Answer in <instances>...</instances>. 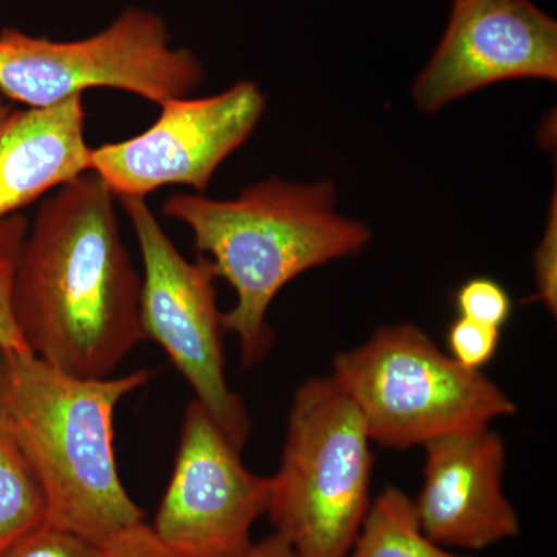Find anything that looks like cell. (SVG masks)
<instances>
[{
	"mask_svg": "<svg viewBox=\"0 0 557 557\" xmlns=\"http://www.w3.org/2000/svg\"><path fill=\"white\" fill-rule=\"evenodd\" d=\"M150 376L79 379L36 355L0 351V426L42 491L47 523L101 547L145 520L120 478L113 416Z\"/></svg>",
	"mask_w": 557,
	"mask_h": 557,
	"instance_id": "2",
	"label": "cell"
},
{
	"mask_svg": "<svg viewBox=\"0 0 557 557\" xmlns=\"http://www.w3.org/2000/svg\"><path fill=\"white\" fill-rule=\"evenodd\" d=\"M203 79L199 58L172 47L166 21L137 7L86 39L36 38L14 27L0 32V94L28 108H49L97 87L160 106L188 97Z\"/></svg>",
	"mask_w": 557,
	"mask_h": 557,
	"instance_id": "6",
	"label": "cell"
},
{
	"mask_svg": "<svg viewBox=\"0 0 557 557\" xmlns=\"http://www.w3.org/2000/svg\"><path fill=\"white\" fill-rule=\"evenodd\" d=\"M135 231L145 276L139 318L145 339L159 344L185 376L197 401L242 450L251 434L244 403L231 391L223 357V322L214 269L205 256L189 262L175 248L143 197H120Z\"/></svg>",
	"mask_w": 557,
	"mask_h": 557,
	"instance_id": "7",
	"label": "cell"
},
{
	"mask_svg": "<svg viewBox=\"0 0 557 557\" xmlns=\"http://www.w3.org/2000/svg\"><path fill=\"white\" fill-rule=\"evenodd\" d=\"M269 498L270 478L245 467L240 449L193 399L152 527L157 536L183 557H237L252 544Z\"/></svg>",
	"mask_w": 557,
	"mask_h": 557,
	"instance_id": "8",
	"label": "cell"
},
{
	"mask_svg": "<svg viewBox=\"0 0 557 557\" xmlns=\"http://www.w3.org/2000/svg\"><path fill=\"white\" fill-rule=\"evenodd\" d=\"M446 343L454 361L467 369L482 370L496 357L500 329L460 317L449 325Z\"/></svg>",
	"mask_w": 557,
	"mask_h": 557,
	"instance_id": "17",
	"label": "cell"
},
{
	"mask_svg": "<svg viewBox=\"0 0 557 557\" xmlns=\"http://www.w3.org/2000/svg\"><path fill=\"white\" fill-rule=\"evenodd\" d=\"M159 120L137 137L91 149V171L115 197H143L164 186L203 193L265 112V97L252 83H237L212 97L175 98L160 104Z\"/></svg>",
	"mask_w": 557,
	"mask_h": 557,
	"instance_id": "9",
	"label": "cell"
},
{
	"mask_svg": "<svg viewBox=\"0 0 557 557\" xmlns=\"http://www.w3.org/2000/svg\"><path fill=\"white\" fill-rule=\"evenodd\" d=\"M100 553L101 548L87 539L46 522L2 557H100Z\"/></svg>",
	"mask_w": 557,
	"mask_h": 557,
	"instance_id": "18",
	"label": "cell"
},
{
	"mask_svg": "<svg viewBox=\"0 0 557 557\" xmlns=\"http://www.w3.org/2000/svg\"><path fill=\"white\" fill-rule=\"evenodd\" d=\"M372 440L332 376L300 384L270 478L274 533L299 557H348L372 504Z\"/></svg>",
	"mask_w": 557,
	"mask_h": 557,
	"instance_id": "4",
	"label": "cell"
},
{
	"mask_svg": "<svg viewBox=\"0 0 557 557\" xmlns=\"http://www.w3.org/2000/svg\"><path fill=\"white\" fill-rule=\"evenodd\" d=\"M11 112H13V109L0 98V127L3 126V123L9 119Z\"/></svg>",
	"mask_w": 557,
	"mask_h": 557,
	"instance_id": "22",
	"label": "cell"
},
{
	"mask_svg": "<svg viewBox=\"0 0 557 557\" xmlns=\"http://www.w3.org/2000/svg\"><path fill=\"white\" fill-rule=\"evenodd\" d=\"M237 557H299L295 549L289 547L287 541H284L276 533L262 539L258 544H251Z\"/></svg>",
	"mask_w": 557,
	"mask_h": 557,
	"instance_id": "21",
	"label": "cell"
},
{
	"mask_svg": "<svg viewBox=\"0 0 557 557\" xmlns=\"http://www.w3.org/2000/svg\"><path fill=\"white\" fill-rule=\"evenodd\" d=\"M423 448V486L413 505L432 541L483 549L518 536L519 516L504 493L507 448L496 431L471 429Z\"/></svg>",
	"mask_w": 557,
	"mask_h": 557,
	"instance_id": "11",
	"label": "cell"
},
{
	"mask_svg": "<svg viewBox=\"0 0 557 557\" xmlns=\"http://www.w3.org/2000/svg\"><path fill=\"white\" fill-rule=\"evenodd\" d=\"M518 78H557V24L530 0H453L437 50L413 97L435 112L449 101Z\"/></svg>",
	"mask_w": 557,
	"mask_h": 557,
	"instance_id": "10",
	"label": "cell"
},
{
	"mask_svg": "<svg viewBox=\"0 0 557 557\" xmlns=\"http://www.w3.org/2000/svg\"><path fill=\"white\" fill-rule=\"evenodd\" d=\"M348 557H469L456 555L424 533L413 498L386 486L372 500Z\"/></svg>",
	"mask_w": 557,
	"mask_h": 557,
	"instance_id": "13",
	"label": "cell"
},
{
	"mask_svg": "<svg viewBox=\"0 0 557 557\" xmlns=\"http://www.w3.org/2000/svg\"><path fill=\"white\" fill-rule=\"evenodd\" d=\"M456 307L461 318L500 329L512 314L507 289L490 277H474L458 288Z\"/></svg>",
	"mask_w": 557,
	"mask_h": 557,
	"instance_id": "16",
	"label": "cell"
},
{
	"mask_svg": "<svg viewBox=\"0 0 557 557\" xmlns=\"http://www.w3.org/2000/svg\"><path fill=\"white\" fill-rule=\"evenodd\" d=\"M83 95L13 110L0 127V219L91 171Z\"/></svg>",
	"mask_w": 557,
	"mask_h": 557,
	"instance_id": "12",
	"label": "cell"
},
{
	"mask_svg": "<svg viewBox=\"0 0 557 557\" xmlns=\"http://www.w3.org/2000/svg\"><path fill=\"white\" fill-rule=\"evenodd\" d=\"M333 207L330 183L289 185L277 178L248 186L234 200L178 193L164 201L163 214L193 231L215 276L236 289L237 304L222 322L239 339L245 368L258 366L273 346L267 313L277 293L299 274L368 245V228L339 218Z\"/></svg>",
	"mask_w": 557,
	"mask_h": 557,
	"instance_id": "3",
	"label": "cell"
},
{
	"mask_svg": "<svg viewBox=\"0 0 557 557\" xmlns=\"http://www.w3.org/2000/svg\"><path fill=\"white\" fill-rule=\"evenodd\" d=\"M30 223L21 212L0 219V351L32 354L22 338L11 306L14 270Z\"/></svg>",
	"mask_w": 557,
	"mask_h": 557,
	"instance_id": "15",
	"label": "cell"
},
{
	"mask_svg": "<svg viewBox=\"0 0 557 557\" xmlns=\"http://www.w3.org/2000/svg\"><path fill=\"white\" fill-rule=\"evenodd\" d=\"M46 522L42 491L20 449L0 426V557Z\"/></svg>",
	"mask_w": 557,
	"mask_h": 557,
	"instance_id": "14",
	"label": "cell"
},
{
	"mask_svg": "<svg viewBox=\"0 0 557 557\" xmlns=\"http://www.w3.org/2000/svg\"><path fill=\"white\" fill-rule=\"evenodd\" d=\"M115 199L97 172L44 201L22 244L11 306L22 338L51 368L109 379L145 339L139 278Z\"/></svg>",
	"mask_w": 557,
	"mask_h": 557,
	"instance_id": "1",
	"label": "cell"
},
{
	"mask_svg": "<svg viewBox=\"0 0 557 557\" xmlns=\"http://www.w3.org/2000/svg\"><path fill=\"white\" fill-rule=\"evenodd\" d=\"M100 548V557H183L168 547L145 520L124 528Z\"/></svg>",
	"mask_w": 557,
	"mask_h": 557,
	"instance_id": "19",
	"label": "cell"
},
{
	"mask_svg": "<svg viewBox=\"0 0 557 557\" xmlns=\"http://www.w3.org/2000/svg\"><path fill=\"white\" fill-rule=\"evenodd\" d=\"M332 379L357 406L372 443L384 448L424 446L516 412L482 370L458 364L412 324L376 330L338 355Z\"/></svg>",
	"mask_w": 557,
	"mask_h": 557,
	"instance_id": "5",
	"label": "cell"
},
{
	"mask_svg": "<svg viewBox=\"0 0 557 557\" xmlns=\"http://www.w3.org/2000/svg\"><path fill=\"white\" fill-rule=\"evenodd\" d=\"M536 274L539 293L536 299L547 306L549 311L556 313V211L549 220L548 231L536 252Z\"/></svg>",
	"mask_w": 557,
	"mask_h": 557,
	"instance_id": "20",
	"label": "cell"
}]
</instances>
